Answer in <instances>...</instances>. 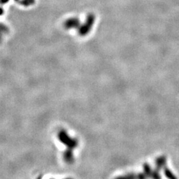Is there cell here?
Segmentation results:
<instances>
[{"mask_svg":"<svg viewBox=\"0 0 179 179\" xmlns=\"http://www.w3.org/2000/svg\"><path fill=\"white\" fill-rule=\"evenodd\" d=\"M57 137L59 141L64 145L67 148L74 149L77 147L78 145L77 139L71 137L64 129H61L58 131Z\"/></svg>","mask_w":179,"mask_h":179,"instance_id":"6da1fadb","label":"cell"},{"mask_svg":"<svg viewBox=\"0 0 179 179\" xmlns=\"http://www.w3.org/2000/svg\"><path fill=\"white\" fill-rule=\"evenodd\" d=\"M95 21V16L92 13H90L86 18L85 22L78 28V34L84 36L90 32Z\"/></svg>","mask_w":179,"mask_h":179,"instance_id":"7a4b0ae2","label":"cell"},{"mask_svg":"<svg viewBox=\"0 0 179 179\" xmlns=\"http://www.w3.org/2000/svg\"><path fill=\"white\" fill-rule=\"evenodd\" d=\"M64 27L66 29H78L80 27V21L77 17H70L63 23Z\"/></svg>","mask_w":179,"mask_h":179,"instance_id":"3957f363","label":"cell"},{"mask_svg":"<svg viewBox=\"0 0 179 179\" xmlns=\"http://www.w3.org/2000/svg\"><path fill=\"white\" fill-rule=\"evenodd\" d=\"M63 159L67 164H72L74 161L73 149L67 148L63 153Z\"/></svg>","mask_w":179,"mask_h":179,"instance_id":"277c9868","label":"cell"},{"mask_svg":"<svg viewBox=\"0 0 179 179\" xmlns=\"http://www.w3.org/2000/svg\"><path fill=\"white\" fill-rule=\"evenodd\" d=\"M9 32V29L5 25L0 23V43L2 42L3 34H6Z\"/></svg>","mask_w":179,"mask_h":179,"instance_id":"5b68a950","label":"cell"},{"mask_svg":"<svg viewBox=\"0 0 179 179\" xmlns=\"http://www.w3.org/2000/svg\"><path fill=\"white\" fill-rule=\"evenodd\" d=\"M19 2L23 6L29 7L34 4L35 0H21V1H19Z\"/></svg>","mask_w":179,"mask_h":179,"instance_id":"8992f818","label":"cell"},{"mask_svg":"<svg viewBox=\"0 0 179 179\" xmlns=\"http://www.w3.org/2000/svg\"><path fill=\"white\" fill-rule=\"evenodd\" d=\"M165 161H166V160H165V157H160L157 160V166H159V167H161L165 165Z\"/></svg>","mask_w":179,"mask_h":179,"instance_id":"52a82bcc","label":"cell"},{"mask_svg":"<svg viewBox=\"0 0 179 179\" xmlns=\"http://www.w3.org/2000/svg\"><path fill=\"white\" fill-rule=\"evenodd\" d=\"M165 173H166L165 174L167 175V177H169V178H171V177H172V178H175L174 176L172 175V173H171V172L170 171H169L168 170H167V171H165Z\"/></svg>","mask_w":179,"mask_h":179,"instance_id":"ba28073f","label":"cell"},{"mask_svg":"<svg viewBox=\"0 0 179 179\" xmlns=\"http://www.w3.org/2000/svg\"><path fill=\"white\" fill-rule=\"evenodd\" d=\"M9 2V0H0V3L3 5V4H5V3H8Z\"/></svg>","mask_w":179,"mask_h":179,"instance_id":"9c48e42d","label":"cell"},{"mask_svg":"<svg viewBox=\"0 0 179 179\" xmlns=\"http://www.w3.org/2000/svg\"><path fill=\"white\" fill-rule=\"evenodd\" d=\"M3 13H4V11H3V9L2 8H1V7H0V16L3 15Z\"/></svg>","mask_w":179,"mask_h":179,"instance_id":"30bf717a","label":"cell"},{"mask_svg":"<svg viewBox=\"0 0 179 179\" xmlns=\"http://www.w3.org/2000/svg\"><path fill=\"white\" fill-rule=\"evenodd\" d=\"M15 2H19L20 0H15Z\"/></svg>","mask_w":179,"mask_h":179,"instance_id":"8fae6325","label":"cell"}]
</instances>
